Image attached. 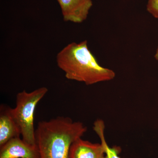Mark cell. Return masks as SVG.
I'll list each match as a JSON object with an SVG mask.
<instances>
[{
    "label": "cell",
    "mask_w": 158,
    "mask_h": 158,
    "mask_svg": "<svg viewBox=\"0 0 158 158\" xmlns=\"http://www.w3.org/2000/svg\"><path fill=\"white\" fill-rule=\"evenodd\" d=\"M105 154L102 143H92L79 138L71 145L69 158H102Z\"/></svg>",
    "instance_id": "52a82bcc"
},
{
    "label": "cell",
    "mask_w": 158,
    "mask_h": 158,
    "mask_svg": "<svg viewBox=\"0 0 158 158\" xmlns=\"http://www.w3.org/2000/svg\"><path fill=\"white\" fill-rule=\"evenodd\" d=\"M147 10L152 16L158 19V0H148Z\"/></svg>",
    "instance_id": "9c48e42d"
},
{
    "label": "cell",
    "mask_w": 158,
    "mask_h": 158,
    "mask_svg": "<svg viewBox=\"0 0 158 158\" xmlns=\"http://www.w3.org/2000/svg\"><path fill=\"white\" fill-rule=\"evenodd\" d=\"M12 108L5 105L0 108V147L12 138L21 135L12 113Z\"/></svg>",
    "instance_id": "8992f818"
},
{
    "label": "cell",
    "mask_w": 158,
    "mask_h": 158,
    "mask_svg": "<svg viewBox=\"0 0 158 158\" xmlns=\"http://www.w3.org/2000/svg\"><path fill=\"white\" fill-rule=\"evenodd\" d=\"M87 131L84 123L68 117L40 122L35 130L40 158H69L71 145Z\"/></svg>",
    "instance_id": "7a4b0ae2"
},
{
    "label": "cell",
    "mask_w": 158,
    "mask_h": 158,
    "mask_svg": "<svg viewBox=\"0 0 158 158\" xmlns=\"http://www.w3.org/2000/svg\"><path fill=\"white\" fill-rule=\"evenodd\" d=\"M0 158H40V155L37 145L29 144L19 137L0 147Z\"/></svg>",
    "instance_id": "5b68a950"
},
{
    "label": "cell",
    "mask_w": 158,
    "mask_h": 158,
    "mask_svg": "<svg viewBox=\"0 0 158 158\" xmlns=\"http://www.w3.org/2000/svg\"><path fill=\"white\" fill-rule=\"evenodd\" d=\"M60 6L63 20L81 23L87 19L93 6L92 0H56Z\"/></svg>",
    "instance_id": "277c9868"
},
{
    "label": "cell",
    "mask_w": 158,
    "mask_h": 158,
    "mask_svg": "<svg viewBox=\"0 0 158 158\" xmlns=\"http://www.w3.org/2000/svg\"><path fill=\"white\" fill-rule=\"evenodd\" d=\"M56 62L66 79L87 85L111 81L116 77L113 70L99 64L86 40L66 45L57 54Z\"/></svg>",
    "instance_id": "6da1fadb"
},
{
    "label": "cell",
    "mask_w": 158,
    "mask_h": 158,
    "mask_svg": "<svg viewBox=\"0 0 158 158\" xmlns=\"http://www.w3.org/2000/svg\"><path fill=\"white\" fill-rule=\"evenodd\" d=\"M154 58L156 60L158 61V47L156 50L155 54L154 55Z\"/></svg>",
    "instance_id": "30bf717a"
},
{
    "label": "cell",
    "mask_w": 158,
    "mask_h": 158,
    "mask_svg": "<svg viewBox=\"0 0 158 158\" xmlns=\"http://www.w3.org/2000/svg\"><path fill=\"white\" fill-rule=\"evenodd\" d=\"M105 123L102 119H97L94 123L93 129L99 137L101 143L104 147L105 154L102 158H120L118 156L120 148H110L108 145L105 137Z\"/></svg>",
    "instance_id": "ba28073f"
},
{
    "label": "cell",
    "mask_w": 158,
    "mask_h": 158,
    "mask_svg": "<svg viewBox=\"0 0 158 158\" xmlns=\"http://www.w3.org/2000/svg\"><path fill=\"white\" fill-rule=\"evenodd\" d=\"M48 92V89L46 87H41L30 92L23 90L16 95L15 106L11 110L20 130L22 139L31 145H37L34 127L35 109Z\"/></svg>",
    "instance_id": "3957f363"
}]
</instances>
